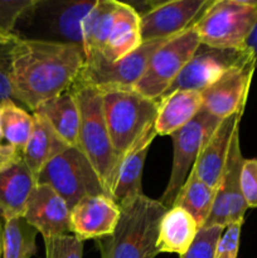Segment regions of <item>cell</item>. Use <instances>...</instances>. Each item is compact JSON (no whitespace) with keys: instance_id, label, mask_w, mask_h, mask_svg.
Masks as SVG:
<instances>
[{"instance_id":"1","label":"cell","mask_w":257,"mask_h":258,"mask_svg":"<svg viewBox=\"0 0 257 258\" xmlns=\"http://www.w3.org/2000/svg\"><path fill=\"white\" fill-rule=\"evenodd\" d=\"M80 45L18 39L12 49L14 100L32 111L47 100L67 92L85 67Z\"/></svg>"},{"instance_id":"2","label":"cell","mask_w":257,"mask_h":258,"mask_svg":"<svg viewBox=\"0 0 257 258\" xmlns=\"http://www.w3.org/2000/svg\"><path fill=\"white\" fill-rule=\"evenodd\" d=\"M120 207L113 233L96 239L101 258H155L159 224L168 208L145 194Z\"/></svg>"},{"instance_id":"3","label":"cell","mask_w":257,"mask_h":258,"mask_svg":"<svg viewBox=\"0 0 257 258\" xmlns=\"http://www.w3.org/2000/svg\"><path fill=\"white\" fill-rule=\"evenodd\" d=\"M97 0H33L15 25L20 39L83 48L82 22Z\"/></svg>"},{"instance_id":"4","label":"cell","mask_w":257,"mask_h":258,"mask_svg":"<svg viewBox=\"0 0 257 258\" xmlns=\"http://www.w3.org/2000/svg\"><path fill=\"white\" fill-rule=\"evenodd\" d=\"M71 92L81 115L77 146L95 168L107 196L112 197L121 160L111 143L103 117L102 95L97 88L80 85H73Z\"/></svg>"},{"instance_id":"5","label":"cell","mask_w":257,"mask_h":258,"mask_svg":"<svg viewBox=\"0 0 257 258\" xmlns=\"http://www.w3.org/2000/svg\"><path fill=\"white\" fill-rule=\"evenodd\" d=\"M100 92L102 95L103 117L111 143L122 161L140 136L154 126L159 103L158 101L144 97L133 88L103 90Z\"/></svg>"},{"instance_id":"6","label":"cell","mask_w":257,"mask_h":258,"mask_svg":"<svg viewBox=\"0 0 257 258\" xmlns=\"http://www.w3.org/2000/svg\"><path fill=\"white\" fill-rule=\"evenodd\" d=\"M256 22L257 0H212L193 29L201 44L243 50Z\"/></svg>"},{"instance_id":"7","label":"cell","mask_w":257,"mask_h":258,"mask_svg":"<svg viewBox=\"0 0 257 258\" xmlns=\"http://www.w3.org/2000/svg\"><path fill=\"white\" fill-rule=\"evenodd\" d=\"M37 183L47 184L71 209L86 197L107 194L92 164L78 146H68L43 168Z\"/></svg>"},{"instance_id":"8","label":"cell","mask_w":257,"mask_h":258,"mask_svg":"<svg viewBox=\"0 0 257 258\" xmlns=\"http://www.w3.org/2000/svg\"><path fill=\"white\" fill-rule=\"evenodd\" d=\"M199 44L201 42L193 27L168 40L151 55L143 77L133 90L150 100H160L193 57Z\"/></svg>"},{"instance_id":"9","label":"cell","mask_w":257,"mask_h":258,"mask_svg":"<svg viewBox=\"0 0 257 258\" xmlns=\"http://www.w3.org/2000/svg\"><path fill=\"white\" fill-rule=\"evenodd\" d=\"M221 121V118L214 117L202 108L190 122L170 136L173 140V165L168 185L159 199L168 209L173 207L176 196L193 169L204 144L211 138Z\"/></svg>"},{"instance_id":"10","label":"cell","mask_w":257,"mask_h":258,"mask_svg":"<svg viewBox=\"0 0 257 258\" xmlns=\"http://www.w3.org/2000/svg\"><path fill=\"white\" fill-rule=\"evenodd\" d=\"M168 40L170 39L143 43L138 49L115 62L102 59L86 62L75 85L87 86L100 91L131 90L143 77L151 55Z\"/></svg>"},{"instance_id":"11","label":"cell","mask_w":257,"mask_h":258,"mask_svg":"<svg viewBox=\"0 0 257 258\" xmlns=\"http://www.w3.org/2000/svg\"><path fill=\"white\" fill-rule=\"evenodd\" d=\"M244 158L239 144V127L234 133L229 145L228 155L224 164L219 184L216 190L213 208L203 228L223 227L236 222L244 221L248 206L243 198L241 189V171Z\"/></svg>"},{"instance_id":"12","label":"cell","mask_w":257,"mask_h":258,"mask_svg":"<svg viewBox=\"0 0 257 258\" xmlns=\"http://www.w3.org/2000/svg\"><path fill=\"white\" fill-rule=\"evenodd\" d=\"M212 0H171L154 2V5L140 14L143 43L171 39L190 29Z\"/></svg>"},{"instance_id":"13","label":"cell","mask_w":257,"mask_h":258,"mask_svg":"<svg viewBox=\"0 0 257 258\" xmlns=\"http://www.w3.org/2000/svg\"><path fill=\"white\" fill-rule=\"evenodd\" d=\"M249 54L251 52L248 49H219L199 44L193 57L161 97L179 90L202 92L218 81L229 68L242 62Z\"/></svg>"},{"instance_id":"14","label":"cell","mask_w":257,"mask_h":258,"mask_svg":"<svg viewBox=\"0 0 257 258\" xmlns=\"http://www.w3.org/2000/svg\"><path fill=\"white\" fill-rule=\"evenodd\" d=\"M254 71L252 54L229 68L218 81L202 91L203 110L221 120L244 111Z\"/></svg>"},{"instance_id":"15","label":"cell","mask_w":257,"mask_h":258,"mask_svg":"<svg viewBox=\"0 0 257 258\" xmlns=\"http://www.w3.org/2000/svg\"><path fill=\"white\" fill-rule=\"evenodd\" d=\"M23 218L42 234L43 238L72 234L71 208L47 184L35 183Z\"/></svg>"},{"instance_id":"16","label":"cell","mask_w":257,"mask_h":258,"mask_svg":"<svg viewBox=\"0 0 257 258\" xmlns=\"http://www.w3.org/2000/svg\"><path fill=\"white\" fill-rule=\"evenodd\" d=\"M121 216V207L107 194L81 199L71 209V229L81 241L100 239L113 233Z\"/></svg>"},{"instance_id":"17","label":"cell","mask_w":257,"mask_h":258,"mask_svg":"<svg viewBox=\"0 0 257 258\" xmlns=\"http://www.w3.org/2000/svg\"><path fill=\"white\" fill-rule=\"evenodd\" d=\"M243 111H239L236 115H232L221 121L211 138L204 144L193 166L197 175L214 189H217L219 184V179L223 173L224 164L228 155L229 145L234 133L239 127Z\"/></svg>"},{"instance_id":"18","label":"cell","mask_w":257,"mask_h":258,"mask_svg":"<svg viewBox=\"0 0 257 258\" xmlns=\"http://www.w3.org/2000/svg\"><path fill=\"white\" fill-rule=\"evenodd\" d=\"M158 136L154 126L149 127L140 136L135 145L122 159L117 180L112 191V198L118 206L127 203L143 196V171L149 149Z\"/></svg>"},{"instance_id":"19","label":"cell","mask_w":257,"mask_h":258,"mask_svg":"<svg viewBox=\"0 0 257 258\" xmlns=\"http://www.w3.org/2000/svg\"><path fill=\"white\" fill-rule=\"evenodd\" d=\"M141 44L140 14L128 3L117 2L105 50L102 57L96 59L115 62L138 49Z\"/></svg>"},{"instance_id":"20","label":"cell","mask_w":257,"mask_h":258,"mask_svg":"<svg viewBox=\"0 0 257 258\" xmlns=\"http://www.w3.org/2000/svg\"><path fill=\"white\" fill-rule=\"evenodd\" d=\"M158 103L154 128L161 136H171L190 122L203 108L202 92L191 90H179L169 93L161 97Z\"/></svg>"},{"instance_id":"21","label":"cell","mask_w":257,"mask_h":258,"mask_svg":"<svg viewBox=\"0 0 257 258\" xmlns=\"http://www.w3.org/2000/svg\"><path fill=\"white\" fill-rule=\"evenodd\" d=\"M196 219L178 206H173L165 212L159 224L156 248L159 254L171 253L184 256L199 233Z\"/></svg>"},{"instance_id":"22","label":"cell","mask_w":257,"mask_h":258,"mask_svg":"<svg viewBox=\"0 0 257 258\" xmlns=\"http://www.w3.org/2000/svg\"><path fill=\"white\" fill-rule=\"evenodd\" d=\"M35 178L24 161L0 174V217L4 221L23 218Z\"/></svg>"},{"instance_id":"23","label":"cell","mask_w":257,"mask_h":258,"mask_svg":"<svg viewBox=\"0 0 257 258\" xmlns=\"http://www.w3.org/2000/svg\"><path fill=\"white\" fill-rule=\"evenodd\" d=\"M33 113L44 118L68 146H77L81 115L71 90L43 102Z\"/></svg>"},{"instance_id":"24","label":"cell","mask_w":257,"mask_h":258,"mask_svg":"<svg viewBox=\"0 0 257 258\" xmlns=\"http://www.w3.org/2000/svg\"><path fill=\"white\" fill-rule=\"evenodd\" d=\"M34 127L27 146L23 150V161L37 181L38 175L50 160L68 148L67 144L54 133L49 123L33 113Z\"/></svg>"},{"instance_id":"25","label":"cell","mask_w":257,"mask_h":258,"mask_svg":"<svg viewBox=\"0 0 257 258\" xmlns=\"http://www.w3.org/2000/svg\"><path fill=\"white\" fill-rule=\"evenodd\" d=\"M116 7V0H97L93 9L83 19L82 37L86 62L102 57Z\"/></svg>"},{"instance_id":"26","label":"cell","mask_w":257,"mask_h":258,"mask_svg":"<svg viewBox=\"0 0 257 258\" xmlns=\"http://www.w3.org/2000/svg\"><path fill=\"white\" fill-rule=\"evenodd\" d=\"M216 190L217 189L204 183L197 175L196 170L191 169L173 206L185 209L196 219L199 228H203L207 219L211 216L214 198H216Z\"/></svg>"},{"instance_id":"27","label":"cell","mask_w":257,"mask_h":258,"mask_svg":"<svg viewBox=\"0 0 257 258\" xmlns=\"http://www.w3.org/2000/svg\"><path fill=\"white\" fill-rule=\"evenodd\" d=\"M0 125L8 144L23 153L34 127L33 115L19 107L13 100L5 101L0 103Z\"/></svg>"},{"instance_id":"28","label":"cell","mask_w":257,"mask_h":258,"mask_svg":"<svg viewBox=\"0 0 257 258\" xmlns=\"http://www.w3.org/2000/svg\"><path fill=\"white\" fill-rule=\"evenodd\" d=\"M37 234L24 218L4 221L3 258H32L37 253Z\"/></svg>"},{"instance_id":"29","label":"cell","mask_w":257,"mask_h":258,"mask_svg":"<svg viewBox=\"0 0 257 258\" xmlns=\"http://www.w3.org/2000/svg\"><path fill=\"white\" fill-rule=\"evenodd\" d=\"M45 258H82L83 241L73 234L45 237Z\"/></svg>"},{"instance_id":"30","label":"cell","mask_w":257,"mask_h":258,"mask_svg":"<svg viewBox=\"0 0 257 258\" xmlns=\"http://www.w3.org/2000/svg\"><path fill=\"white\" fill-rule=\"evenodd\" d=\"M223 227L201 228L189 251L180 258H213L217 242L223 233Z\"/></svg>"},{"instance_id":"31","label":"cell","mask_w":257,"mask_h":258,"mask_svg":"<svg viewBox=\"0 0 257 258\" xmlns=\"http://www.w3.org/2000/svg\"><path fill=\"white\" fill-rule=\"evenodd\" d=\"M244 221L236 222L224 228L221 238L217 242L213 258H237L238 257L241 229Z\"/></svg>"},{"instance_id":"32","label":"cell","mask_w":257,"mask_h":258,"mask_svg":"<svg viewBox=\"0 0 257 258\" xmlns=\"http://www.w3.org/2000/svg\"><path fill=\"white\" fill-rule=\"evenodd\" d=\"M33 0H0V32L14 34L15 25Z\"/></svg>"},{"instance_id":"33","label":"cell","mask_w":257,"mask_h":258,"mask_svg":"<svg viewBox=\"0 0 257 258\" xmlns=\"http://www.w3.org/2000/svg\"><path fill=\"white\" fill-rule=\"evenodd\" d=\"M14 43L0 44V103L14 101L12 83V49Z\"/></svg>"},{"instance_id":"34","label":"cell","mask_w":257,"mask_h":258,"mask_svg":"<svg viewBox=\"0 0 257 258\" xmlns=\"http://www.w3.org/2000/svg\"><path fill=\"white\" fill-rule=\"evenodd\" d=\"M241 189L248 208H257V158L244 159L241 171Z\"/></svg>"},{"instance_id":"35","label":"cell","mask_w":257,"mask_h":258,"mask_svg":"<svg viewBox=\"0 0 257 258\" xmlns=\"http://www.w3.org/2000/svg\"><path fill=\"white\" fill-rule=\"evenodd\" d=\"M23 160V153L10 144L0 143V174Z\"/></svg>"},{"instance_id":"36","label":"cell","mask_w":257,"mask_h":258,"mask_svg":"<svg viewBox=\"0 0 257 258\" xmlns=\"http://www.w3.org/2000/svg\"><path fill=\"white\" fill-rule=\"evenodd\" d=\"M246 49H248L251 52L252 57L254 59V64H256L257 70V22L254 24L253 29H252L251 34H249L248 39L246 42Z\"/></svg>"},{"instance_id":"37","label":"cell","mask_w":257,"mask_h":258,"mask_svg":"<svg viewBox=\"0 0 257 258\" xmlns=\"http://www.w3.org/2000/svg\"><path fill=\"white\" fill-rule=\"evenodd\" d=\"M19 38L15 34H5L0 32V44H9V43H15Z\"/></svg>"},{"instance_id":"38","label":"cell","mask_w":257,"mask_h":258,"mask_svg":"<svg viewBox=\"0 0 257 258\" xmlns=\"http://www.w3.org/2000/svg\"><path fill=\"white\" fill-rule=\"evenodd\" d=\"M3 253V228L2 223H0V254Z\"/></svg>"},{"instance_id":"39","label":"cell","mask_w":257,"mask_h":258,"mask_svg":"<svg viewBox=\"0 0 257 258\" xmlns=\"http://www.w3.org/2000/svg\"><path fill=\"white\" fill-rule=\"evenodd\" d=\"M4 139V136H3V131H2V125H0V143H2V140Z\"/></svg>"}]
</instances>
